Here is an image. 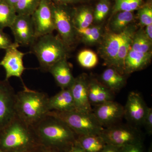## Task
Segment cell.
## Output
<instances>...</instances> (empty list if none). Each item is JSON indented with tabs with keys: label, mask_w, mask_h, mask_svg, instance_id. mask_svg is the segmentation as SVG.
Listing matches in <instances>:
<instances>
[{
	"label": "cell",
	"mask_w": 152,
	"mask_h": 152,
	"mask_svg": "<svg viewBox=\"0 0 152 152\" xmlns=\"http://www.w3.org/2000/svg\"><path fill=\"white\" fill-rule=\"evenodd\" d=\"M146 152H152V146L151 145V146L150 147V148H149L148 150Z\"/></svg>",
	"instance_id": "obj_43"
},
{
	"label": "cell",
	"mask_w": 152,
	"mask_h": 152,
	"mask_svg": "<svg viewBox=\"0 0 152 152\" xmlns=\"http://www.w3.org/2000/svg\"><path fill=\"white\" fill-rule=\"evenodd\" d=\"M140 1H142V0H140Z\"/></svg>",
	"instance_id": "obj_45"
},
{
	"label": "cell",
	"mask_w": 152,
	"mask_h": 152,
	"mask_svg": "<svg viewBox=\"0 0 152 152\" xmlns=\"http://www.w3.org/2000/svg\"><path fill=\"white\" fill-rule=\"evenodd\" d=\"M101 83L115 93L119 91L126 83L125 75L121 74L115 69L109 67L101 75Z\"/></svg>",
	"instance_id": "obj_20"
},
{
	"label": "cell",
	"mask_w": 152,
	"mask_h": 152,
	"mask_svg": "<svg viewBox=\"0 0 152 152\" xmlns=\"http://www.w3.org/2000/svg\"><path fill=\"white\" fill-rule=\"evenodd\" d=\"M93 113L100 124L107 128L119 124L124 118V107L113 100L109 101L94 106Z\"/></svg>",
	"instance_id": "obj_12"
},
{
	"label": "cell",
	"mask_w": 152,
	"mask_h": 152,
	"mask_svg": "<svg viewBox=\"0 0 152 152\" xmlns=\"http://www.w3.org/2000/svg\"><path fill=\"white\" fill-rule=\"evenodd\" d=\"M42 0H18L15 8L18 15H32Z\"/></svg>",
	"instance_id": "obj_28"
},
{
	"label": "cell",
	"mask_w": 152,
	"mask_h": 152,
	"mask_svg": "<svg viewBox=\"0 0 152 152\" xmlns=\"http://www.w3.org/2000/svg\"><path fill=\"white\" fill-rule=\"evenodd\" d=\"M47 115L53 116L63 121L77 136L101 135L104 130L93 112L75 110L69 112L51 111Z\"/></svg>",
	"instance_id": "obj_5"
},
{
	"label": "cell",
	"mask_w": 152,
	"mask_h": 152,
	"mask_svg": "<svg viewBox=\"0 0 152 152\" xmlns=\"http://www.w3.org/2000/svg\"><path fill=\"white\" fill-rule=\"evenodd\" d=\"M16 94L8 80H0V132L16 116Z\"/></svg>",
	"instance_id": "obj_8"
},
{
	"label": "cell",
	"mask_w": 152,
	"mask_h": 152,
	"mask_svg": "<svg viewBox=\"0 0 152 152\" xmlns=\"http://www.w3.org/2000/svg\"><path fill=\"white\" fill-rule=\"evenodd\" d=\"M42 145L68 152L77 142V136L63 121L47 115L33 127Z\"/></svg>",
	"instance_id": "obj_1"
},
{
	"label": "cell",
	"mask_w": 152,
	"mask_h": 152,
	"mask_svg": "<svg viewBox=\"0 0 152 152\" xmlns=\"http://www.w3.org/2000/svg\"><path fill=\"white\" fill-rule=\"evenodd\" d=\"M77 61L83 67L91 69L97 64L98 58L96 53L93 51L85 50L80 52L78 55Z\"/></svg>",
	"instance_id": "obj_30"
},
{
	"label": "cell",
	"mask_w": 152,
	"mask_h": 152,
	"mask_svg": "<svg viewBox=\"0 0 152 152\" xmlns=\"http://www.w3.org/2000/svg\"><path fill=\"white\" fill-rule=\"evenodd\" d=\"M48 72L61 89L70 88L75 80L71 66L67 59L61 60L55 64L50 68Z\"/></svg>",
	"instance_id": "obj_16"
},
{
	"label": "cell",
	"mask_w": 152,
	"mask_h": 152,
	"mask_svg": "<svg viewBox=\"0 0 152 152\" xmlns=\"http://www.w3.org/2000/svg\"><path fill=\"white\" fill-rule=\"evenodd\" d=\"M133 12H119L113 15L110 23V28L112 32L119 33L129 27L134 21Z\"/></svg>",
	"instance_id": "obj_23"
},
{
	"label": "cell",
	"mask_w": 152,
	"mask_h": 152,
	"mask_svg": "<svg viewBox=\"0 0 152 152\" xmlns=\"http://www.w3.org/2000/svg\"><path fill=\"white\" fill-rule=\"evenodd\" d=\"M137 129L130 124H118L104 128L101 135L107 144L121 148L130 144L143 142L141 133Z\"/></svg>",
	"instance_id": "obj_6"
},
{
	"label": "cell",
	"mask_w": 152,
	"mask_h": 152,
	"mask_svg": "<svg viewBox=\"0 0 152 152\" xmlns=\"http://www.w3.org/2000/svg\"><path fill=\"white\" fill-rule=\"evenodd\" d=\"M40 145L33 127L17 116L0 132V148L4 152H26Z\"/></svg>",
	"instance_id": "obj_2"
},
{
	"label": "cell",
	"mask_w": 152,
	"mask_h": 152,
	"mask_svg": "<svg viewBox=\"0 0 152 152\" xmlns=\"http://www.w3.org/2000/svg\"><path fill=\"white\" fill-rule=\"evenodd\" d=\"M148 107L140 94L131 92L124 107V117L130 125L137 128L142 125Z\"/></svg>",
	"instance_id": "obj_14"
},
{
	"label": "cell",
	"mask_w": 152,
	"mask_h": 152,
	"mask_svg": "<svg viewBox=\"0 0 152 152\" xmlns=\"http://www.w3.org/2000/svg\"><path fill=\"white\" fill-rule=\"evenodd\" d=\"M38 152H64L58 151V150L44 146L41 145L38 148Z\"/></svg>",
	"instance_id": "obj_38"
},
{
	"label": "cell",
	"mask_w": 152,
	"mask_h": 152,
	"mask_svg": "<svg viewBox=\"0 0 152 152\" xmlns=\"http://www.w3.org/2000/svg\"><path fill=\"white\" fill-rule=\"evenodd\" d=\"M142 125L145 127L146 132L149 135L152 134V109L148 107L145 115L143 120Z\"/></svg>",
	"instance_id": "obj_33"
},
{
	"label": "cell",
	"mask_w": 152,
	"mask_h": 152,
	"mask_svg": "<svg viewBox=\"0 0 152 152\" xmlns=\"http://www.w3.org/2000/svg\"><path fill=\"white\" fill-rule=\"evenodd\" d=\"M17 15L14 7L5 0H0V29L10 27Z\"/></svg>",
	"instance_id": "obj_25"
},
{
	"label": "cell",
	"mask_w": 152,
	"mask_h": 152,
	"mask_svg": "<svg viewBox=\"0 0 152 152\" xmlns=\"http://www.w3.org/2000/svg\"><path fill=\"white\" fill-rule=\"evenodd\" d=\"M138 17L142 26L152 24V7L151 3L141 6L138 11Z\"/></svg>",
	"instance_id": "obj_32"
},
{
	"label": "cell",
	"mask_w": 152,
	"mask_h": 152,
	"mask_svg": "<svg viewBox=\"0 0 152 152\" xmlns=\"http://www.w3.org/2000/svg\"><path fill=\"white\" fill-rule=\"evenodd\" d=\"M54 19L55 30L58 35L70 48L75 43L78 37L72 18V11L67 6L60 5L52 3Z\"/></svg>",
	"instance_id": "obj_7"
},
{
	"label": "cell",
	"mask_w": 152,
	"mask_h": 152,
	"mask_svg": "<svg viewBox=\"0 0 152 152\" xmlns=\"http://www.w3.org/2000/svg\"><path fill=\"white\" fill-rule=\"evenodd\" d=\"M0 152H4L1 149V148H0Z\"/></svg>",
	"instance_id": "obj_44"
},
{
	"label": "cell",
	"mask_w": 152,
	"mask_h": 152,
	"mask_svg": "<svg viewBox=\"0 0 152 152\" xmlns=\"http://www.w3.org/2000/svg\"><path fill=\"white\" fill-rule=\"evenodd\" d=\"M15 45L19 46L15 43L13 42L9 36L4 32L3 30L0 29V49L6 50Z\"/></svg>",
	"instance_id": "obj_34"
},
{
	"label": "cell",
	"mask_w": 152,
	"mask_h": 152,
	"mask_svg": "<svg viewBox=\"0 0 152 152\" xmlns=\"http://www.w3.org/2000/svg\"><path fill=\"white\" fill-rule=\"evenodd\" d=\"M110 9V0H99L94 12V20L97 23L102 21L108 14Z\"/></svg>",
	"instance_id": "obj_31"
},
{
	"label": "cell",
	"mask_w": 152,
	"mask_h": 152,
	"mask_svg": "<svg viewBox=\"0 0 152 152\" xmlns=\"http://www.w3.org/2000/svg\"><path fill=\"white\" fill-rule=\"evenodd\" d=\"M152 52L139 53L130 50L125 61L124 73L129 75L145 68L151 61Z\"/></svg>",
	"instance_id": "obj_19"
},
{
	"label": "cell",
	"mask_w": 152,
	"mask_h": 152,
	"mask_svg": "<svg viewBox=\"0 0 152 152\" xmlns=\"http://www.w3.org/2000/svg\"><path fill=\"white\" fill-rule=\"evenodd\" d=\"M68 152H86V151L77 141L75 145Z\"/></svg>",
	"instance_id": "obj_40"
},
{
	"label": "cell",
	"mask_w": 152,
	"mask_h": 152,
	"mask_svg": "<svg viewBox=\"0 0 152 152\" xmlns=\"http://www.w3.org/2000/svg\"><path fill=\"white\" fill-rule=\"evenodd\" d=\"M121 148L107 144L101 152H119Z\"/></svg>",
	"instance_id": "obj_37"
},
{
	"label": "cell",
	"mask_w": 152,
	"mask_h": 152,
	"mask_svg": "<svg viewBox=\"0 0 152 152\" xmlns=\"http://www.w3.org/2000/svg\"><path fill=\"white\" fill-rule=\"evenodd\" d=\"M49 98L46 93L24 87L23 90L16 94L17 116L27 124L34 126L46 116L49 112Z\"/></svg>",
	"instance_id": "obj_3"
},
{
	"label": "cell",
	"mask_w": 152,
	"mask_h": 152,
	"mask_svg": "<svg viewBox=\"0 0 152 152\" xmlns=\"http://www.w3.org/2000/svg\"><path fill=\"white\" fill-rule=\"evenodd\" d=\"M77 141L86 152H101L107 145L101 135L77 136Z\"/></svg>",
	"instance_id": "obj_22"
},
{
	"label": "cell",
	"mask_w": 152,
	"mask_h": 152,
	"mask_svg": "<svg viewBox=\"0 0 152 152\" xmlns=\"http://www.w3.org/2000/svg\"><path fill=\"white\" fill-rule=\"evenodd\" d=\"M15 43L19 46H31L36 40L31 15H18L10 26Z\"/></svg>",
	"instance_id": "obj_10"
},
{
	"label": "cell",
	"mask_w": 152,
	"mask_h": 152,
	"mask_svg": "<svg viewBox=\"0 0 152 152\" xmlns=\"http://www.w3.org/2000/svg\"><path fill=\"white\" fill-rule=\"evenodd\" d=\"M88 94L90 104L94 106L113 101L115 96V93L95 79L89 80Z\"/></svg>",
	"instance_id": "obj_17"
},
{
	"label": "cell",
	"mask_w": 152,
	"mask_h": 152,
	"mask_svg": "<svg viewBox=\"0 0 152 152\" xmlns=\"http://www.w3.org/2000/svg\"><path fill=\"white\" fill-rule=\"evenodd\" d=\"M39 147L35 149L31 150V151H28L26 152H38V148H39Z\"/></svg>",
	"instance_id": "obj_42"
},
{
	"label": "cell",
	"mask_w": 152,
	"mask_h": 152,
	"mask_svg": "<svg viewBox=\"0 0 152 152\" xmlns=\"http://www.w3.org/2000/svg\"><path fill=\"white\" fill-rule=\"evenodd\" d=\"M152 42L148 39L145 31L140 30L135 33L131 45V50L139 53L151 52Z\"/></svg>",
	"instance_id": "obj_26"
},
{
	"label": "cell",
	"mask_w": 152,
	"mask_h": 152,
	"mask_svg": "<svg viewBox=\"0 0 152 152\" xmlns=\"http://www.w3.org/2000/svg\"><path fill=\"white\" fill-rule=\"evenodd\" d=\"M36 39L53 34L55 30L54 19L51 2L42 0L39 7L32 15Z\"/></svg>",
	"instance_id": "obj_9"
},
{
	"label": "cell",
	"mask_w": 152,
	"mask_h": 152,
	"mask_svg": "<svg viewBox=\"0 0 152 152\" xmlns=\"http://www.w3.org/2000/svg\"><path fill=\"white\" fill-rule=\"evenodd\" d=\"M119 152H145L143 143L130 144L121 147Z\"/></svg>",
	"instance_id": "obj_35"
},
{
	"label": "cell",
	"mask_w": 152,
	"mask_h": 152,
	"mask_svg": "<svg viewBox=\"0 0 152 152\" xmlns=\"http://www.w3.org/2000/svg\"><path fill=\"white\" fill-rule=\"evenodd\" d=\"M48 107L49 111L64 112L75 110L73 98L70 88L61 89L54 96L49 97Z\"/></svg>",
	"instance_id": "obj_18"
},
{
	"label": "cell",
	"mask_w": 152,
	"mask_h": 152,
	"mask_svg": "<svg viewBox=\"0 0 152 152\" xmlns=\"http://www.w3.org/2000/svg\"><path fill=\"white\" fill-rule=\"evenodd\" d=\"M145 34L148 39L151 42L152 40V24L146 26L145 30Z\"/></svg>",
	"instance_id": "obj_39"
},
{
	"label": "cell",
	"mask_w": 152,
	"mask_h": 152,
	"mask_svg": "<svg viewBox=\"0 0 152 152\" xmlns=\"http://www.w3.org/2000/svg\"><path fill=\"white\" fill-rule=\"evenodd\" d=\"M5 1L7 2L8 3L10 4L11 6H13L15 7V6L18 0H5Z\"/></svg>",
	"instance_id": "obj_41"
},
{
	"label": "cell",
	"mask_w": 152,
	"mask_h": 152,
	"mask_svg": "<svg viewBox=\"0 0 152 152\" xmlns=\"http://www.w3.org/2000/svg\"><path fill=\"white\" fill-rule=\"evenodd\" d=\"M112 15L119 12H133L138 10L142 6L140 0H115Z\"/></svg>",
	"instance_id": "obj_29"
},
{
	"label": "cell",
	"mask_w": 152,
	"mask_h": 152,
	"mask_svg": "<svg viewBox=\"0 0 152 152\" xmlns=\"http://www.w3.org/2000/svg\"><path fill=\"white\" fill-rule=\"evenodd\" d=\"M31 47L42 70L48 72L59 61L67 58L70 49L58 36L53 34L37 38Z\"/></svg>",
	"instance_id": "obj_4"
},
{
	"label": "cell",
	"mask_w": 152,
	"mask_h": 152,
	"mask_svg": "<svg viewBox=\"0 0 152 152\" xmlns=\"http://www.w3.org/2000/svg\"><path fill=\"white\" fill-rule=\"evenodd\" d=\"M72 18L75 29L88 28L94 21V12L89 7L83 6L72 11Z\"/></svg>",
	"instance_id": "obj_21"
},
{
	"label": "cell",
	"mask_w": 152,
	"mask_h": 152,
	"mask_svg": "<svg viewBox=\"0 0 152 152\" xmlns=\"http://www.w3.org/2000/svg\"><path fill=\"white\" fill-rule=\"evenodd\" d=\"M134 33V31H133L125 39L121 45L120 47L113 65V67H112L115 69L117 71L123 75H125V59L131 48V45Z\"/></svg>",
	"instance_id": "obj_24"
},
{
	"label": "cell",
	"mask_w": 152,
	"mask_h": 152,
	"mask_svg": "<svg viewBox=\"0 0 152 152\" xmlns=\"http://www.w3.org/2000/svg\"><path fill=\"white\" fill-rule=\"evenodd\" d=\"M76 30L77 36H80L83 42L88 45L97 42L100 39L102 34V29L100 26Z\"/></svg>",
	"instance_id": "obj_27"
},
{
	"label": "cell",
	"mask_w": 152,
	"mask_h": 152,
	"mask_svg": "<svg viewBox=\"0 0 152 152\" xmlns=\"http://www.w3.org/2000/svg\"><path fill=\"white\" fill-rule=\"evenodd\" d=\"M19 47L14 46L6 49L4 56L0 61V66L5 71V80H8L12 77H16L21 80L23 87H26L22 79V75L26 69L23 61L26 53L19 50Z\"/></svg>",
	"instance_id": "obj_13"
},
{
	"label": "cell",
	"mask_w": 152,
	"mask_h": 152,
	"mask_svg": "<svg viewBox=\"0 0 152 152\" xmlns=\"http://www.w3.org/2000/svg\"><path fill=\"white\" fill-rule=\"evenodd\" d=\"M89 80L86 75L75 78L70 89L75 103L76 110L86 112H93L88 99V86Z\"/></svg>",
	"instance_id": "obj_15"
},
{
	"label": "cell",
	"mask_w": 152,
	"mask_h": 152,
	"mask_svg": "<svg viewBox=\"0 0 152 152\" xmlns=\"http://www.w3.org/2000/svg\"><path fill=\"white\" fill-rule=\"evenodd\" d=\"M134 31V28L129 27L122 32L108 33L104 36L99 51L107 66L113 67L120 47L125 39Z\"/></svg>",
	"instance_id": "obj_11"
},
{
	"label": "cell",
	"mask_w": 152,
	"mask_h": 152,
	"mask_svg": "<svg viewBox=\"0 0 152 152\" xmlns=\"http://www.w3.org/2000/svg\"><path fill=\"white\" fill-rule=\"evenodd\" d=\"M50 1L51 2L56 4L68 6L69 5L75 4L78 3L83 2L87 0H50Z\"/></svg>",
	"instance_id": "obj_36"
}]
</instances>
